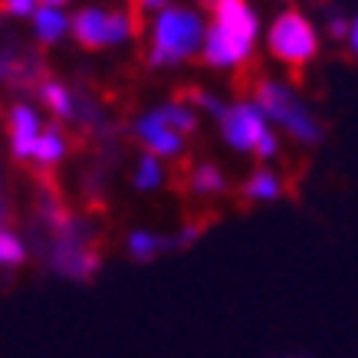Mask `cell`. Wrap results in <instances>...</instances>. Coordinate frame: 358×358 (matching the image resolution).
Here are the masks:
<instances>
[{"label": "cell", "mask_w": 358, "mask_h": 358, "mask_svg": "<svg viewBox=\"0 0 358 358\" xmlns=\"http://www.w3.org/2000/svg\"><path fill=\"white\" fill-rule=\"evenodd\" d=\"M260 40V13L250 0H210V23L204 27V56L214 69H237L253 56Z\"/></svg>", "instance_id": "1"}, {"label": "cell", "mask_w": 358, "mask_h": 358, "mask_svg": "<svg viewBox=\"0 0 358 358\" xmlns=\"http://www.w3.org/2000/svg\"><path fill=\"white\" fill-rule=\"evenodd\" d=\"M204 17L194 7H164L152 20V50L148 63L155 69H171L201 53L204 46Z\"/></svg>", "instance_id": "2"}, {"label": "cell", "mask_w": 358, "mask_h": 358, "mask_svg": "<svg viewBox=\"0 0 358 358\" xmlns=\"http://www.w3.org/2000/svg\"><path fill=\"white\" fill-rule=\"evenodd\" d=\"M253 102L260 106V112L266 115V122H276V125L289 131L296 141H303V145H315V141L322 138V125H319L313 112L296 99V92L289 86L266 79V83H260Z\"/></svg>", "instance_id": "3"}, {"label": "cell", "mask_w": 358, "mask_h": 358, "mask_svg": "<svg viewBox=\"0 0 358 358\" xmlns=\"http://www.w3.org/2000/svg\"><path fill=\"white\" fill-rule=\"evenodd\" d=\"M266 50L286 66H306L319 53V33L299 10H282L266 30Z\"/></svg>", "instance_id": "4"}, {"label": "cell", "mask_w": 358, "mask_h": 358, "mask_svg": "<svg viewBox=\"0 0 358 358\" xmlns=\"http://www.w3.org/2000/svg\"><path fill=\"white\" fill-rule=\"evenodd\" d=\"M69 33L86 50L102 46H122L131 40V17L125 10H102V7H83L76 17H69Z\"/></svg>", "instance_id": "5"}, {"label": "cell", "mask_w": 358, "mask_h": 358, "mask_svg": "<svg viewBox=\"0 0 358 358\" xmlns=\"http://www.w3.org/2000/svg\"><path fill=\"white\" fill-rule=\"evenodd\" d=\"M220 135L234 152H257V145L263 141V135L270 131V122L260 112L257 102H234V106H224L220 112Z\"/></svg>", "instance_id": "6"}, {"label": "cell", "mask_w": 358, "mask_h": 358, "mask_svg": "<svg viewBox=\"0 0 358 358\" xmlns=\"http://www.w3.org/2000/svg\"><path fill=\"white\" fill-rule=\"evenodd\" d=\"M43 131V119L40 112L27 106V102H17L10 109V122H7V135H10V152L17 162H30L33 145Z\"/></svg>", "instance_id": "7"}, {"label": "cell", "mask_w": 358, "mask_h": 358, "mask_svg": "<svg viewBox=\"0 0 358 358\" xmlns=\"http://www.w3.org/2000/svg\"><path fill=\"white\" fill-rule=\"evenodd\" d=\"M135 135L145 141V148H148L155 158H178V155L185 152V135H178V131H171L168 125H162L152 112L135 122Z\"/></svg>", "instance_id": "8"}, {"label": "cell", "mask_w": 358, "mask_h": 358, "mask_svg": "<svg viewBox=\"0 0 358 358\" xmlns=\"http://www.w3.org/2000/svg\"><path fill=\"white\" fill-rule=\"evenodd\" d=\"M30 23H33V36L43 46L59 43L66 33H69V13H66L63 7H46V3H40V7L30 13Z\"/></svg>", "instance_id": "9"}, {"label": "cell", "mask_w": 358, "mask_h": 358, "mask_svg": "<svg viewBox=\"0 0 358 358\" xmlns=\"http://www.w3.org/2000/svg\"><path fill=\"white\" fill-rule=\"evenodd\" d=\"M282 194V181L280 174L270 171V168H257V171L247 178V185H243V197L247 201H257V204H266V201H276Z\"/></svg>", "instance_id": "10"}, {"label": "cell", "mask_w": 358, "mask_h": 358, "mask_svg": "<svg viewBox=\"0 0 358 358\" xmlns=\"http://www.w3.org/2000/svg\"><path fill=\"white\" fill-rule=\"evenodd\" d=\"M66 158V138L59 129H43L40 131V138H36V145H33V155L30 162L43 164V168H53V164H59Z\"/></svg>", "instance_id": "11"}, {"label": "cell", "mask_w": 358, "mask_h": 358, "mask_svg": "<svg viewBox=\"0 0 358 358\" xmlns=\"http://www.w3.org/2000/svg\"><path fill=\"white\" fill-rule=\"evenodd\" d=\"M152 115L162 122V125H168L171 131H178V135H187V131L197 129V112L191 109V106H185V102H164Z\"/></svg>", "instance_id": "12"}, {"label": "cell", "mask_w": 358, "mask_h": 358, "mask_svg": "<svg viewBox=\"0 0 358 358\" xmlns=\"http://www.w3.org/2000/svg\"><path fill=\"white\" fill-rule=\"evenodd\" d=\"M40 99H43V106L50 112H53L56 119H73L76 115V99H73V92L63 86V83H43L40 86Z\"/></svg>", "instance_id": "13"}, {"label": "cell", "mask_w": 358, "mask_h": 358, "mask_svg": "<svg viewBox=\"0 0 358 358\" xmlns=\"http://www.w3.org/2000/svg\"><path fill=\"white\" fill-rule=\"evenodd\" d=\"M164 181V171H162V158H155L152 152H145L135 164V187L138 191H155V187Z\"/></svg>", "instance_id": "14"}, {"label": "cell", "mask_w": 358, "mask_h": 358, "mask_svg": "<svg viewBox=\"0 0 358 358\" xmlns=\"http://www.w3.org/2000/svg\"><path fill=\"white\" fill-rule=\"evenodd\" d=\"M191 187H194L197 194H220L224 187H227V178L220 171L217 164H201L194 174H191Z\"/></svg>", "instance_id": "15"}, {"label": "cell", "mask_w": 358, "mask_h": 358, "mask_svg": "<svg viewBox=\"0 0 358 358\" xmlns=\"http://www.w3.org/2000/svg\"><path fill=\"white\" fill-rule=\"evenodd\" d=\"M27 260V243H23L13 230L0 227V266H20V263Z\"/></svg>", "instance_id": "16"}, {"label": "cell", "mask_w": 358, "mask_h": 358, "mask_svg": "<svg viewBox=\"0 0 358 358\" xmlns=\"http://www.w3.org/2000/svg\"><path fill=\"white\" fill-rule=\"evenodd\" d=\"M162 247H168V243H164L162 237L148 234V230H135V234H129V253L135 257V260H155Z\"/></svg>", "instance_id": "17"}, {"label": "cell", "mask_w": 358, "mask_h": 358, "mask_svg": "<svg viewBox=\"0 0 358 358\" xmlns=\"http://www.w3.org/2000/svg\"><path fill=\"white\" fill-rule=\"evenodd\" d=\"M0 7L3 13H10V17H20V20H30V13L40 7L36 0H0Z\"/></svg>", "instance_id": "18"}, {"label": "cell", "mask_w": 358, "mask_h": 358, "mask_svg": "<svg viewBox=\"0 0 358 358\" xmlns=\"http://www.w3.org/2000/svg\"><path fill=\"white\" fill-rule=\"evenodd\" d=\"M276 148H280V141H276V131H266V135H263V141H260V145H257V152H253V155H260V158H263V162H270V158H273V155H276Z\"/></svg>", "instance_id": "19"}, {"label": "cell", "mask_w": 358, "mask_h": 358, "mask_svg": "<svg viewBox=\"0 0 358 358\" xmlns=\"http://www.w3.org/2000/svg\"><path fill=\"white\" fill-rule=\"evenodd\" d=\"M194 102L201 106V109H207L214 119H220V112H224V102H217L214 96H207V92H194Z\"/></svg>", "instance_id": "20"}, {"label": "cell", "mask_w": 358, "mask_h": 358, "mask_svg": "<svg viewBox=\"0 0 358 358\" xmlns=\"http://www.w3.org/2000/svg\"><path fill=\"white\" fill-rule=\"evenodd\" d=\"M329 33H332V36H336V40H345L348 36V20H329Z\"/></svg>", "instance_id": "21"}, {"label": "cell", "mask_w": 358, "mask_h": 358, "mask_svg": "<svg viewBox=\"0 0 358 358\" xmlns=\"http://www.w3.org/2000/svg\"><path fill=\"white\" fill-rule=\"evenodd\" d=\"M345 40H348V50L358 56V13H355V20L348 23V36H345Z\"/></svg>", "instance_id": "22"}, {"label": "cell", "mask_w": 358, "mask_h": 358, "mask_svg": "<svg viewBox=\"0 0 358 358\" xmlns=\"http://www.w3.org/2000/svg\"><path fill=\"white\" fill-rule=\"evenodd\" d=\"M145 10H152V13H158V10H164L168 7V0H138Z\"/></svg>", "instance_id": "23"}, {"label": "cell", "mask_w": 358, "mask_h": 358, "mask_svg": "<svg viewBox=\"0 0 358 358\" xmlns=\"http://www.w3.org/2000/svg\"><path fill=\"white\" fill-rule=\"evenodd\" d=\"M10 69H13V59L7 53H0V79L10 76Z\"/></svg>", "instance_id": "24"}, {"label": "cell", "mask_w": 358, "mask_h": 358, "mask_svg": "<svg viewBox=\"0 0 358 358\" xmlns=\"http://www.w3.org/2000/svg\"><path fill=\"white\" fill-rule=\"evenodd\" d=\"M36 3H46V7H66L69 0H36Z\"/></svg>", "instance_id": "25"}]
</instances>
